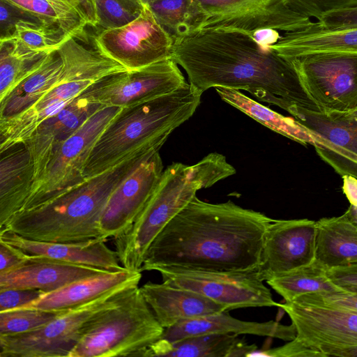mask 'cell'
<instances>
[{
  "label": "cell",
  "mask_w": 357,
  "mask_h": 357,
  "mask_svg": "<svg viewBox=\"0 0 357 357\" xmlns=\"http://www.w3.org/2000/svg\"><path fill=\"white\" fill-rule=\"evenodd\" d=\"M141 278L142 272L139 271L127 268L107 271L45 293L24 307L64 312L87 304L116 289L138 285Z\"/></svg>",
  "instance_id": "obj_21"
},
{
  "label": "cell",
  "mask_w": 357,
  "mask_h": 357,
  "mask_svg": "<svg viewBox=\"0 0 357 357\" xmlns=\"http://www.w3.org/2000/svg\"><path fill=\"white\" fill-rule=\"evenodd\" d=\"M229 311L181 321L165 328L161 338L169 342L178 341L202 334H249L267 336L291 341L296 337L294 325H283L278 321H248L234 318Z\"/></svg>",
  "instance_id": "obj_24"
},
{
  "label": "cell",
  "mask_w": 357,
  "mask_h": 357,
  "mask_svg": "<svg viewBox=\"0 0 357 357\" xmlns=\"http://www.w3.org/2000/svg\"><path fill=\"white\" fill-rule=\"evenodd\" d=\"M105 107L80 94L57 113L45 119L23 143L34 167V180L56 151L95 112Z\"/></svg>",
  "instance_id": "obj_19"
},
{
  "label": "cell",
  "mask_w": 357,
  "mask_h": 357,
  "mask_svg": "<svg viewBox=\"0 0 357 357\" xmlns=\"http://www.w3.org/2000/svg\"><path fill=\"white\" fill-rule=\"evenodd\" d=\"M202 94L187 82L170 93L122 107L96 142L84 178L108 170L139 151L160 149L172 132L192 116Z\"/></svg>",
  "instance_id": "obj_4"
},
{
  "label": "cell",
  "mask_w": 357,
  "mask_h": 357,
  "mask_svg": "<svg viewBox=\"0 0 357 357\" xmlns=\"http://www.w3.org/2000/svg\"><path fill=\"white\" fill-rule=\"evenodd\" d=\"M51 1L56 7L60 9L63 13L69 15L70 16L82 20L81 17L74 9L72 2L70 0H49ZM83 22V21H82Z\"/></svg>",
  "instance_id": "obj_47"
},
{
  "label": "cell",
  "mask_w": 357,
  "mask_h": 357,
  "mask_svg": "<svg viewBox=\"0 0 357 357\" xmlns=\"http://www.w3.org/2000/svg\"><path fill=\"white\" fill-rule=\"evenodd\" d=\"M343 192L351 206L357 207V178L351 175L342 176Z\"/></svg>",
  "instance_id": "obj_46"
},
{
  "label": "cell",
  "mask_w": 357,
  "mask_h": 357,
  "mask_svg": "<svg viewBox=\"0 0 357 357\" xmlns=\"http://www.w3.org/2000/svg\"><path fill=\"white\" fill-rule=\"evenodd\" d=\"M294 11L319 20L326 14L357 7V0H285Z\"/></svg>",
  "instance_id": "obj_38"
},
{
  "label": "cell",
  "mask_w": 357,
  "mask_h": 357,
  "mask_svg": "<svg viewBox=\"0 0 357 357\" xmlns=\"http://www.w3.org/2000/svg\"><path fill=\"white\" fill-rule=\"evenodd\" d=\"M93 44L128 70L171 58L174 39L144 4L140 15L122 26L100 31Z\"/></svg>",
  "instance_id": "obj_14"
},
{
  "label": "cell",
  "mask_w": 357,
  "mask_h": 357,
  "mask_svg": "<svg viewBox=\"0 0 357 357\" xmlns=\"http://www.w3.org/2000/svg\"><path fill=\"white\" fill-rule=\"evenodd\" d=\"M53 52L31 49L15 38L0 40V100L37 70Z\"/></svg>",
  "instance_id": "obj_31"
},
{
  "label": "cell",
  "mask_w": 357,
  "mask_h": 357,
  "mask_svg": "<svg viewBox=\"0 0 357 357\" xmlns=\"http://www.w3.org/2000/svg\"><path fill=\"white\" fill-rule=\"evenodd\" d=\"M157 320L167 328L183 320L229 311L224 305L190 289L148 282L140 287Z\"/></svg>",
  "instance_id": "obj_23"
},
{
  "label": "cell",
  "mask_w": 357,
  "mask_h": 357,
  "mask_svg": "<svg viewBox=\"0 0 357 357\" xmlns=\"http://www.w3.org/2000/svg\"><path fill=\"white\" fill-rule=\"evenodd\" d=\"M96 28L102 30L122 26L136 19L144 4L140 0H92Z\"/></svg>",
  "instance_id": "obj_35"
},
{
  "label": "cell",
  "mask_w": 357,
  "mask_h": 357,
  "mask_svg": "<svg viewBox=\"0 0 357 357\" xmlns=\"http://www.w3.org/2000/svg\"><path fill=\"white\" fill-rule=\"evenodd\" d=\"M220 98L271 130L303 145L314 146L319 144V136L295 119L284 116L259 102L248 97L240 91L215 88Z\"/></svg>",
  "instance_id": "obj_30"
},
{
  "label": "cell",
  "mask_w": 357,
  "mask_h": 357,
  "mask_svg": "<svg viewBox=\"0 0 357 357\" xmlns=\"http://www.w3.org/2000/svg\"><path fill=\"white\" fill-rule=\"evenodd\" d=\"M316 223L317 260L327 268L357 263V224L347 211Z\"/></svg>",
  "instance_id": "obj_27"
},
{
  "label": "cell",
  "mask_w": 357,
  "mask_h": 357,
  "mask_svg": "<svg viewBox=\"0 0 357 357\" xmlns=\"http://www.w3.org/2000/svg\"><path fill=\"white\" fill-rule=\"evenodd\" d=\"M347 212L351 216V218L356 222L357 224V215L352 213L349 209H347Z\"/></svg>",
  "instance_id": "obj_50"
},
{
  "label": "cell",
  "mask_w": 357,
  "mask_h": 357,
  "mask_svg": "<svg viewBox=\"0 0 357 357\" xmlns=\"http://www.w3.org/2000/svg\"><path fill=\"white\" fill-rule=\"evenodd\" d=\"M331 356L357 357V346L337 349Z\"/></svg>",
  "instance_id": "obj_48"
},
{
  "label": "cell",
  "mask_w": 357,
  "mask_h": 357,
  "mask_svg": "<svg viewBox=\"0 0 357 357\" xmlns=\"http://www.w3.org/2000/svg\"><path fill=\"white\" fill-rule=\"evenodd\" d=\"M132 287L116 289L87 304L64 312L36 330L0 335V356L69 357L91 319L118 304Z\"/></svg>",
  "instance_id": "obj_9"
},
{
  "label": "cell",
  "mask_w": 357,
  "mask_h": 357,
  "mask_svg": "<svg viewBox=\"0 0 357 357\" xmlns=\"http://www.w3.org/2000/svg\"><path fill=\"white\" fill-rule=\"evenodd\" d=\"M327 275L340 289L357 292V263L328 268Z\"/></svg>",
  "instance_id": "obj_42"
},
{
  "label": "cell",
  "mask_w": 357,
  "mask_h": 357,
  "mask_svg": "<svg viewBox=\"0 0 357 357\" xmlns=\"http://www.w3.org/2000/svg\"><path fill=\"white\" fill-rule=\"evenodd\" d=\"M313 27L328 31L356 29L357 7L326 14L314 23Z\"/></svg>",
  "instance_id": "obj_40"
},
{
  "label": "cell",
  "mask_w": 357,
  "mask_h": 357,
  "mask_svg": "<svg viewBox=\"0 0 357 357\" xmlns=\"http://www.w3.org/2000/svg\"><path fill=\"white\" fill-rule=\"evenodd\" d=\"M64 65L57 50L44 63L0 100V122L14 118L32 107L59 81Z\"/></svg>",
  "instance_id": "obj_28"
},
{
  "label": "cell",
  "mask_w": 357,
  "mask_h": 357,
  "mask_svg": "<svg viewBox=\"0 0 357 357\" xmlns=\"http://www.w3.org/2000/svg\"><path fill=\"white\" fill-rule=\"evenodd\" d=\"M121 109L102 107L63 142L34 180L20 212L46 202L85 180L84 170L91 150Z\"/></svg>",
  "instance_id": "obj_10"
},
{
  "label": "cell",
  "mask_w": 357,
  "mask_h": 357,
  "mask_svg": "<svg viewBox=\"0 0 357 357\" xmlns=\"http://www.w3.org/2000/svg\"><path fill=\"white\" fill-rule=\"evenodd\" d=\"M156 149H160L139 151L53 199L15 214L0 229L31 240L52 243L100 238V220L111 194Z\"/></svg>",
  "instance_id": "obj_3"
},
{
  "label": "cell",
  "mask_w": 357,
  "mask_h": 357,
  "mask_svg": "<svg viewBox=\"0 0 357 357\" xmlns=\"http://www.w3.org/2000/svg\"><path fill=\"white\" fill-rule=\"evenodd\" d=\"M327 267L318 260L266 281L285 301L314 292L342 290L327 275Z\"/></svg>",
  "instance_id": "obj_33"
},
{
  "label": "cell",
  "mask_w": 357,
  "mask_h": 357,
  "mask_svg": "<svg viewBox=\"0 0 357 357\" xmlns=\"http://www.w3.org/2000/svg\"><path fill=\"white\" fill-rule=\"evenodd\" d=\"M28 259L22 251L0 240V274L23 264Z\"/></svg>",
  "instance_id": "obj_43"
},
{
  "label": "cell",
  "mask_w": 357,
  "mask_h": 357,
  "mask_svg": "<svg viewBox=\"0 0 357 357\" xmlns=\"http://www.w3.org/2000/svg\"><path fill=\"white\" fill-rule=\"evenodd\" d=\"M145 4L174 42L199 30L206 17L197 0H149Z\"/></svg>",
  "instance_id": "obj_32"
},
{
  "label": "cell",
  "mask_w": 357,
  "mask_h": 357,
  "mask_svg": "<svg viewBox=\"0 0 357 357\" xmlns=\"http://www.w3.org/2000/svg\"><path fill=\"white\" fill-rule=\"evenodd\" d=\"M236 334H202L178 341L160 338L146 351L144 357H237L246 356L257 349Z\"/></svg>",
  "instance_id": "obj_26"
},
{
  "label": "cell",
  "mask_w": 357,
  "mask_h": 357,
  "mask_svg": "<svg viewBox=\"0 0 357 357\" xmlns=\"http://www.w3.org/2000/svg\"><path fill=\"white\" fill-rule=\"evenodd\" d=\"M187 82L171 58L105 76L81 94L107 107H126L170 93Z\"/></svg>",
  "instance_id": "obj_13"
},
{
  "label": "cell",
  "mask_w": 357,
  "mask_h": 357,
  "mask_svg": "<svg viewBox=\"0 0 357 357\" xmlns=\"http://www.w3.org/2000/svg\"><path fill=\"white\" fill-rule=\"evenodd\" d=\"M317 223L308 219L273 220L264 237L258 273L264 281L316 259Z\"/></svg>",
  "instance_id": "obj_16"
},
{
  "label": "cell",
  "mask_w": 357,
  "mask_h": 357,
  "mask_svg": "<svg viewBox=\"0 0 357 357\" xmlns=\"http://www.w3.org/2000/svg\"><path fill=\"white\" fill-rule=\"evenodd\" d=\"M22 23L52 24L5 0L0 1V40L10 38L15 27Z\"/></svg>",
  "instance_id": "obj_39"
},
{
  "label": "cell",
  "mask_w": 357,
  "mask_h": 357,
  "mask_svg": "<svg viewBox=\"0 0 357 357\" xmlns=\"http://www.w3.org/2000/svg\"><path fill=\"white\" fill-rule=\"evenodd\" d=\"M159 151L146 156L112 192L101 217L100 238L123 233L144 208L164 170Z\"/></svg>",
  "instance_id": "obj_17"
},
{
  "label": "cell",
  "mask_w": 357,
  "mask_h": 357,
  "mask_svg": "<svg viewBox=\"0 0 357 357\" xmlns=\"http://www.w3.org/2000/svg\"><path fill=\"white\" fill-rule=\"evenodd\" d=\"M44 294L38 289H0V312L24 307Z\"/></svg>",
  "instance_id": "obj_41"
},
{
  "label": "cell",
  "mask_w": 357,
  "mask_h": 357,
  "mask_svg": "<svg viewBox=\"0 0 357 357\" xmlns=\"http://www.w3.org/2000/svg\"><path fill=\"white\" fill-rule=\"evenodd\" d=\"M81 35L70 36L57 50L64 68L59 82L25 112L0 122V151L25 142L45 119L57 113L101 78L126 70L89 46Z\"/></svg>",
  "instance_id": "obj_6"
},
{
  "label": "cell",
  "mask_w": 357,
  "mask_h": 357,
  "mask_svg": "<svg viewBox=\"0 0 357 357\" xmlns=\"http://www.w3.org/2000/svg\"><path fill=\"white\" fill-rule=\"evenodd\" d=\"M33 181V165L24 143L0 151V227L22 210Z\"/></svg>",
  "instance_id": "obj_25"
},
{
  "label": "cell",
  "mask_w": 357,
  "mask_h": 357,
  "mask_svg": "<svg viewBox=\"0 0 357 357\" xmlns=\"http://www.w3.org/2000/svg\"><path fill=\"white\" fill-rule=\"evenodd\" d=\"M61 313L27 307L0 312V335L36 330Z\"/></svg>",
  "instance_id": "obj_36"
},
{
  "label": "cell",
  "mask_w": 357,
  "mask_h": 357,
  "mask_svg": "<svg viewBox=\"0 0 357 357\" xmlns=\"http://www.w3.org/2000/svg\"><path fill=\"white\" fill-rule=\"evenodd\" d=\"M259 45L264 48H270L280 38L278 31L271 29L256 30L248 33Z\"/></svg>",
  "instance_id": "obj_45"
},
{
  "label": "cell",
  "mask_w": 357,
  "mask_h": 357,
  "mask_svg": "<svg viewBox=\"0 0 357 357\" xmlns=\"http://www.w3.org/2000/svg\"><path fill=\"white\" fill-rule=\"evenodd\" d=\"M313 24L284 33L270 48L286 58L321 52H357V28L328 31L315 29Z\"/></svg>",
  "instance_id": "obj_29"
},
{
  "label": "cell",
  "mask_w": 357,
  "mask_h": 357,
  "mask_svg": "<svg viewBox=\"0 0 357 357\" xmlns=\"http://www.w3.org/2000/svg\"><path fill=\"white\" fill-rule=\"evenodd\" d=\"M171 59L202 93L216 87L244 90L291 115L298 107L321 112L292 61L261 47L247 33L198 30L174 40Z\"/></svg>",
  "instance_id": "obj_1"
},
{
  "label": "cell",
  "mask_w": 357,
  "mask_h": 357,
  "mask_svg": "<svg viewBox=\"0 0 357 357\" xmlns=\"http://www.w3.org/2000/svg\"><path fill=\"white\" fill-rule=\"evenodd\" d=\"M352 213L355 214L357 215V207H354V206H350L349 208H348Z\"/></svg>",
  "instance_id": "obj_51"
},
{
  "label": "cell",
  "mask_w": 357,
  "mask_h": 357,
  "mask_svg": "<svg viewBox=\"0 0 357 357\" xmlns=\"http://www.w3.org/2000/svg\"><path fill=\"white\" fill-rule=\"evenodd\" d=\"M85 26L96 28V17L92 0H70Z\"/></svg>",
  "instance_id": "obj_44"
},
{
  "label": "cell",
  "mask_w": 357,
  "mask_h": 357,
  "mask_svg": "<svg viewBox=\"0 0 357 357\" xmlns=\"http://www.w3.org/2000/svg\"><path fill=\"white\" fill-rule=\"evenodd\" d=\"M105 271H107L50 258L29 256L23 264L0 274V289H31L50 293L73 282Z\"/></svg>",
  "instance_id": "obj_22"
},
{
  "label": "cell",
  "mask_w": 357,
  "mask_h": 357,
  "mask_svg": "<svg viewBox=\"0 0 357 357\" xmlns=\"http://www.w3.org/2000/svg\"><path fill=\"white\" fill-rule=\"evenodd\" d=\"M164 331L140 287L135 286L118 304L91 319L69 357H144Z\"/></svg>",
  "instance_id": "obj_7"
},
{
  "label": "cell",
  "mask_w": 357,
  "mask_h": 357,
  "mask_svg": "<svg viewBox=\"0 0 357 357\" xmlns=\"http://www.w3.org/2000/svg\"><path fill=\"white\" fill-rule=\"evenodd\" d=\"M289 59L321 112L357 109V52H321Z\"/></svg>",
  "instance_id": "obj_11"
},
{
  "label": "cell",
  "mask_w": 357,
  "mask_h": 357,
  "mask_svg": "<svg viewBox=\"0 0 357 357\" xmlns=\"http://www.w3.org/2000/svg\"><path fill=\"white\" fill-rule=\"evenodd\" d=\"M206 13L200 29L236 30L250 33L271 29L292 32L314 22L291 9L285 0H197Z\"/></svg>",
  "instance_id": "obj_15"
},
{
  "label": "cell",
  "mask_w": 357,
  "mask_h": 357,
  "mask_svg": "<svg viewBox=\"0 0 357 357\" xmlns=\"http://www.w3.org/2000/svg\"><path fill=\"white\" fill-rule=\"evenodd\" d=\"M236 172L226 157L218 153H211L193 165L174 162L169 165L132 225L114 238L122 266L140 271L152 242L197 191L210 188Z\"/></svg>",
  "instance_id": "obj_5"
},
{
  "label": "cell",
  "mask_w": 357,
  "mask_h": 357,
  "mask_svg": "<svg viewBox=\"0 0 357 357\" xmlns=\"http://www.w3.org/2000/svg\"><path fill=\"white\" fill-rule=\"evenodd\" d=\"M0 240L17 248L31 257H41L71 264L93 266L109 271L124 269L118 255L96 238L85 241L52 243L31 240L4 229H0Z\"/></svg>",
  "instance_id": "obj_20"
},
{
  "label": "cell",
  "mask_w": 357,
  "mask_h": 357,
  "mask_svg": "<svg viewBox=\"0 0 357 357\" xmlns=\"http://www.w3.org/2000/svg\"><path fill=\"white\" fill-rule=\"evenodd\" d=\"M140 1H142V3L145 4L149 0H140Z\"/></svg>",
  "instance_id": "obj_52"
},
{
  "label": "cell",
  "mask_w": 357,
  "mask_h": 357,
  "mask_svg": "<svg viewBox=\"0 0 357 357\" xmlns=\"http://www.w3.org/2000/svg\"><path fill=\"white\" fill-rule=\"evenodd\" d=\"M162 282L199 293L224 305L229 311L253 307H278L257 270L209 271L162 268Z\"/></svg>",
  "instance_id": "obj_12"
},
{
  "label": "cell",
  "mask_w": 357,
  "mask_h": 357,
  "mask_svg": "<svg viewBox=\"0 0 357 357\" xmlns=\"http://www.w3.org/2000/svg\"><path fill=\"white\" fill-rule=\"evenodd\" d=\"M294 301L357 313V292L345 290L305 294Z\"/></svg>",
  "instance_id": "obj_37"
},
{
  "label": "cell",
  "mask_w": 357,
  "mask_h": 357,
  "mask_svg": "<svg viewBox=\"0 0 357 357\" xmlns=\"http://www.w3.org/2000/svg\"><path fill=\"white\" fill-rule=\"evenodd\" d=\"M273 220L231 200L213 204L196 195L152 242L140 271H257L264 234Z\"/></svg>",
  "instance_id": "obj_2"
},
{
  "label": "cell",
  "mask_w": 357,
  "mask_h": 357,
  "mask_svg": "<svg viewBox=\"0 0 357 357\" xmlns=\"http://www.w3.org/2000/svg\"><path fill=\"white\" fill-rule=\"evenodd\" d=\"M294 119L319 136L317 154L342 176L357 178V119L344 112L296 108Z\"/></svg>",
  "instance_id": "obj_18"
},
{
  "label": "cell",
  "mask_w": 357,
  "mask_h": 357,
  "mask_svg": "<svg viewBox=\"0 0 357 357\" xmlns=\"http://www.w3.org/2000/svg\"><path fill=\"white\" fill-rule=\"evenodd\" d=\"M69 36L56 24L22 23L15 27L10 38L33 50L56 51Z\"/></svg>",
  "instance_id": "obj_34"
},
{
  "label": "cell",
  "mask_w": 357,
  "mask_h": 357,
  "mask_svg": "<svg viewBox=\"0 0 357 357\" xmlns=\"http://www.w3.org/2000/svg\"><path fill=\"white\" fill-rule=\"evenodd\" d=\"M344 113L347 116H350L351 118L357 119V109H356L354 110H352V111L347 112H344Z\"/></svg>",
  "instance_id": "obj_49"
},
{
  "label": "cell",
  "mask_w": 357,
  "mask_h": 357,
  "mask_svg": "<svg viewBox=\"0 0 357 357\" xmlns=\"http://www.w3.org/2000/svg\"><path fill=\"white\" fill-rule=\"evenodd\" d=\"M296 335L283 346L271 348V357L331 356L337 349L357 346V313L296 301L278 303Z\"/></svg>",
  "instance_id": "obj_8"
}]
</instances>
